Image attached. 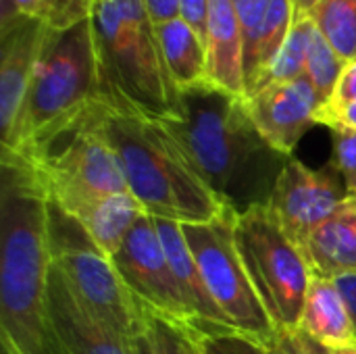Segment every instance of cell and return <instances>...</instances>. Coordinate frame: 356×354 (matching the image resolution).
Masks as SVG:
<instances>
[{
  "instance_id": "2e32d148",
  "label": "cell",
  "mask_w": 356,
  "mask_h": 354,
  "mask_svg": "<svg viewBox=\"0 0 356 354\" xmlns=\"http://www.w3.org/2000/svg\"><path fill=\"white\" fill-rule=\"evenodd\" d=\"M161 244L165 248V255L169 259V265L175 273V280L184 292V298L190 307V311L194 313L198 328L207 330V332H225V330H234L227 321V317L221 313V309L217 307V303L213 300L204 277L200 273V267L192 255V248L184 236L181 223L171 221V219H161V217H152Z\"/></svg>"
},
{
  "instance_id": "5b68a950",
  "label": "cell",
  "mask_w": 356,
  "mask_h": 354,
  "mask_svg": "<svg viewBox=\"0 0 356 354\" xmlns=\"http://www.w3.org/2000/svg\"><path fill=\"white\" fill-rule=\"evenodd\" d=\"M100 100V71L92 19L46 33L40 61L8 148L29 154Z\"/></svg>"
},
{
  "instance_id": "7c38bea8",
  "label": "cell",
  "mask_w": 356,
  "mask_h": 354,
  "mask_svg": "<svg viewBox=\"0 0 356 354\" xmlns=\"http://www.w3.org/2000/svg\"><path fill=\"white\" fill-rule=\"evenodd\" d=\"M244 102L259 134L286 156H292L300 138L317 125V113L323 106L307 75L269 83L244 98Z\"/></svg>"
},
{
  "instance_id": "4316f807",
  "label": "cell",
  "mask_w": 356,
  "mask_h": 354,
  "mask_svg": "<svg viewBox=\"0 0 356 354\" xmlns=\"http://www.w3.org/2000/svg\"><path fill=\"white\" fill-rule=\"evenodd\" d=\"M240 29H242V42H244V83L246 77L252 69L254 63V52H257V42L267 17L269 0H232Z\"/></svg>"
},
{
  "instance_id": "e0dca14e",
  "label": "cell",
  "mask_w": 356,
  "mask_h": 354,
  "mask_svg": "<svg viewBox=\"0 0 356 354\" xmlns=\"http://www.w3.org/2000/svg\"><path fill=\"white\" fill-rule=\"evenodd\" d=\"M305 255L315 277L356 275V196H348L309 236Z\"/></svg>"
},
{
  "instance_id": "4fadbf2b",
  "label": "cell",
  "mask_w": 356,
  "mask_h": 354,
  "mask_svg": "<svg viewBox=\"0 0 356 354\" xmlns=\"http://www.w3.org/2000/svg\"><path fill=\"white\" fill-rule=\"evenodd\" d=\"M48 27L33 15H19L0 27V148H8L23 111Z\"/></svg>"
},
{
  "instance_id": "8fae6325",
  "label": "cell",
  "mask_w": 356,
  "mask_h": 354,
  "mask_svg": "<svg viewBox=\"0 0 356 354\" xmlns=\"http://www.w3.org/2000/svg\"><path fill=\"white\" fill-rule=\"evenodd\" d=\"M344 179L334 161L321 169L290 159L282 169L267 209L282 230L305 250L309 236L348 198Z\"/></svg>"
},
{
  "instance_id": "cb8c5ba5",
  "label": "cell",
  "mask_w": 356,
  "mask_h": 354,
  "mask_svg": "<svg viewBox=\"0 0 356 354\" xmlns=\"http://www.w3.org/2000/svg\"><path fill=\"white\" fill-rule=\"evenodd\" d=\"M146 330L156 354H204L202 332L186 321H175L152 311H144Z\"/></svg>"
},
{
  "instance_id": "9c48e42d",
  "label": "cell",
  "mask_w": 356,
  "mask_h": 354,
  "mask_svg": "<svg viewBox=\"0 0 356 354\" xmlns=\"http://www.w3.org/2000/svg\"><path fill=\"white\" fill-rule=\"evenodd\" d=\"M236 215L225 207L221 215L204 223H181L184 236L200 267L204 284L227 317L229 325L269 344L277 336L236 242Z\"/></svg>"
},
{
  "instance_id": "277c9868",
  "label": "cell",
  "mask_w": 356,
  "mask_h": 354,
  "mask_svg": "<svg viewBox=\"0 0 356 354\" xmlns=\"http://www.w3.org/2000/svg\"><path fill=\"white\" fill-rule=\"evenodd\" d=\"M100 100L146 119L179 115L175 86L142 0H96L92 13Z\"/></svg>"
},
{
  "instance_id": "d590c367",
  "label": "cell",
  "mask_w": 356,
  "mask_h": 354,
  "mask_svg": "<svg viewBox=\"0 0 356 354\" xmlns=\"http://www.w3.org/2000/svg\"><path fill=\"white\" fill-rule=\"evenodd\" d=\"M131 348H134V354H156L148 330H144L140 336H136V338L131 340Z\"/></svg>"
},
{
  "instance_id": "f35d334b",
  "label": "cell",
  "mask_w": 356,
  "mask_h": 354,
  "mask_svg": "<svg viewBox=\"0 0 356 354\" xmlns=\"http://www.w3.org/2000/svg\"><path fill=\"white\" fill-rule=\"evenodd\" d=\"M334 354H356V344L355 346H346V348H336Z\"/></svg>"
},
{
  "instance_id": "83f0119b",
  "label": "cell",
  "mask_w": 356,
  "mask_h": 354,
  "mask_svg": "<svg viewBox=\"0 0 356 354\" xmlns=\"http://www.w3.org/2000/svg\"><path fill=\"white\" fill-rule=\"evenodd\" d=\"M202 332L204 354H271L269 346L252 336L240 334L236 330L225 332Z\"/></svg>"
},
{
  "instance_id": "44dd1931",
  "label": "cell",
  "mask_w": 356,
  "mask_h": 354,
  "mask_svg": "<svg viewBox=\"0 0 356 354\" xmlns=\"http://www.w3.org/2000/svg\"><path fill=\"white\" fill-rule=\"evenodd\" d=\"M296 19V6L292 0H269V8H267V17L257 42V52H254V63L252 69L246 77V96L248 98L265 79L267 71L271 69L273 61L277 58L280 50L284 48L292 25Z\"/></svg>"
},
{
  "instance_id": "d4e9b609",
  "label": "cell",
  "mask_w": 356,
  "mask_h": 354,
  "mask_svg": "<svg viewBox=\"0 0 356 354\" xmlns=\"http://www.w3.org/2000/svg\"><path fill=\"white\" fill-rule=\"evenodd\" d=\"M346 65L348 63H344V58L332 48V44L325 40V35L315 25L311 31V40H309L305 75L309 77V81L313 83V88L321 96L323 104L330 100V96H332V92H334V88H336Z\"/></svg>"
},
{
  "instance_id": "9a60e30c",
  "label": "cell",
  "mask_w": 356,
  "mask_h": 354,
  "mask_svg": "<svg viewBox=\"0 0 356 354\" xmlns=\"http://www.w3.org/2000/svg\"><path fill=\"white\" fill-rule=\"evenodd\" d=\"M207 81L244 98V42L232 0H209Z\"/></svg>"
},
{
  "instance_id": "7402d4cb",
  "label": "cell",
  "mask_w": 356,
  "mask_h": 354,
  "mask_svg": "<svg viewBox=\"0 0 356 354\" xmlns=\"http://www.w3.org/2000/svg\"><path fill=\"white\" fill-rule=\"evenodd\" d=\"M311 19L344 63L356 61V0H323Z\"/></svg>"
},
{
  "instance_id": "e575fe53",
  "label": "cell",
  "mask_w": 356,
  "mask_h": 354,
  "mask_svg": "<svg viewBox=\"0 0 356 354\" xmlns=\"http://www.w3.org/2000/svg\"><path fill=\"white\" fill-rule=\"evenodd\" d=\"M340 292L344 294L346 298V305L350 309V315H353V321H355L356 328V275H344V277H338L336 280Z\"/></svg>"
},
{
  "instance_id": "d6a6232c",
  "label": "cell",
  "mask_w": 356,
  "mask_h": 354,
  "mask_svg": "<svg viewBox=\"0 0 356 354\" xmlns=\"http://www.w3.org/2000/svg\"><path fill=\"white\" fill-rule=\"evenodd\" d=\"M142 2L154 25L181 19V0H142Z\"/></svg>"
},
{
  "instance_id": "ac0fdd59",
  "label": "cell",
  "mask_w": 356,
  "mask_h": 354,
  "mask_svg": "<svg viewBox=\"0 0 356 354\" xmlns=\"http://www.w3.org/2000/svg\"><path fill=\"white\" fill-rule=\"evenodd\" d=\"M60 209L75 217L86 227L90 238L111 259L117 255L134 225L146 215L144 207L136 200V196L129 190L83 198Z\"/></svg>"
},
{
  "instance_id": "7a4b0ae2",
  "label": "cell",
  "mask_w": 356,
  "mask_h": 354,
  "mask_svg": "<svg viewBox=\"0 0 356 354\" xmlns=\"http://www.w3.org/2000/svg\"><path fill=\"white\" fill-rule=\"evenodd\" d=\"M161 123L209 190L238 213L267 204L292 159L259 134L244 98L207 79L179 90V115Z\"/></svg>"
},
{
  "instance_id": "f546056e",
  "label": "cell",
  "mask_w": 356,
  "mask_h": 354,
  "mask_svg": "<svg viewBox=\"0 0 356 354\" xmlns=\"http://www.w3.org/2000/svg\"><path fill=\"white\" fill-rule=\"evenodd\" d=\"M267 346L275 354H334V351L321 346L300 330L277 332V336Z\"/></svg>"
},
{
  "instance_id": "30bf717a",
  "label": "cell",
  "mask_w": 356,
  "mask_h": 354,
  "mask_svg": "<svg viewBox=\"0 0 356 354\" xmlns=\"http://www.w3.org/2000/svg\"><path fill=\"white\" fill-rule=\"evenodd\" d=\"M113 265L144 311L198 328L169 265L152 215H144L113 257ZM200 330V328H198Z\"/></svg>"
},
{
  "instance_id": "5bb4252c",
  "label": "cell",
  "mask_w": 356,
  "mask_h": 354,
  "mask_svg": "<svg viewBox=\"0 0 356 354\" xmlns=\"http://www.w3.org/2000/svg\"><path fill=\"white\" fill-rule=\"evenodd\" d=\"M48 317L67 354H134L131 340L96 319L54 265L48 280Z\"/></svg>"
},
{
  "instance_id": "484cf974",
  "label": "cell",
  "mask_w": 356,
  "mask_h": 354,
  "mask_svg": "<svg viewBox=\"0 0 356 354\" xmlns=\"http://www.w3.org/2000/svg\"><path fill=\"white\" fill-rule=\"evenodd\" d=\"M94 4L96 0H40L31 15L50 31H67L92 19Z\"/></svg>"
},
{
  "instance_id": "ba28073f",
  "label": "cell",
  "mask_w": 356,
  "mask_h": 354,
  "mask_svg": "<svg viewBox=\"0 0 356 354\" xmlns=\"http://www.w3.org/2000/svg\"><path fill=\"white\" fill-rule=\"evenodd\" d=\"M96 106L98 100L29 154H21L38 169L58 207L127 192L119 156L98 129Z\"/></svg>"
},
{
  "instance_id": "836d02e7",
  "label": "cell",
  "mask_w": 356,
  "mask_h": 354,
  "mask_svg": "<svg viewBox=\"0 0 356 354\" xmlns=\"http://www.w3.org/2000/svg\"><path fill=\"white\" fill-rule=\"evenodd\" d=\"M319 123L321 125H327L332 131H338V129L356 131V100L350 102V104H346L344 108L336 111V113H330V115L319 117Z\"/></svg>"
},
{
  "instance_id": "52a82bcc",
  "label": "cell",
  "mask_w": 356,
  "mask_h": 354,
  "mask_svg": "<svg viewBox=\"0 0 356 354\" xmlns=\"http://www.w3.org/2000/svg\"><path fill=\"white\" fill-rule=\"evenodd\" d=\"M236 242L277 332L298 330L315 280L305 250L282 230L267 204L236 215Z\"/></svg>"
},
{
  "instance_id": "74e56055",
  "label": "cell",
  "mask_w": 356,
  "mask_h": 354,
  "mask_svg": "<svg viewBox=\"0 0 356 354\" xmlns=\"http://www.w3.org/2000/svg\"><path fill=\"white\" fill-rule=\"evenodd\" d=\"M10 2L17 6V10H19L21 15H31L40 0H10Z\"/></svg>"
},
{
  "instance_id": "8d00e7d4",
  "label": "cell",
  "mask_w": 356,
  "mask_h": 354,
  "mask_svg": "<svg viewBox=\"0 0 356 354\" xmlns=\"http://www.w3.org/2000/svg\"><path fill=\"white\" fill-rule=\"evenodd\" d=\"M294 2V6H296V13L298 15H307V17H311V13L323 2V0H292Z\"/></svg>"
},
{
  "instance_id": "1f68e13d",
  "label": "cell",
  "mask_w": 356,
  "mask_h": 354,
  "mask_svg": "<svg viewBox=\"0 0 356 354\" xmlns=\"http://www.w3.org/2000/svg\"><path fill=\"white\" fill-rule=\"evenodd\" d=\"M181 19L204 40L207 19H209V0H181Z\"/></svg>"
},
{
  "instance_id": "3957f363",
  "label": "cell",
  "mask_w": 356,
  "mask_h": 354,
  "mask_svg": "<svg viewBox=\"0 0 356 354\" xmlns=\"http://www.w3.org/2000/svg\"><path fill=\"white\" fill-rule=\"evenodd\" d=\"M96 119L119 156L127 190L148 215L177 223H204L221 215L225 204L161 121L117 111L104 100H98Z\"/></svg>"
},
{
  "instance_id": "8992f818",
  "label": "cell",
  "mask_w": 356,
  "mask_h": 354,
  "mask_svg": "<svg viewBox=\"0 0 356 354\" xmlns=\"http://www.w3.org/2000/svg\"><path fill=\"white\" fill-rule=\"evenodd\" d=\"M48 232L52 265L65 275L77 300L127 340L140 336L146 330L144 309L127 290L113 259L52 198L48 202Z\"/></svg>"
},
{
  "instance_id": "b9f144b4",
  "label": "cell",
  "mask_w": 356,
  "mask_h": 354,
  "mask_svg": "<svg viewBox=\"0 0 356 354\" xmlns=\"http://www.w3.org/2000/svg\"><path fill=\"white\" fill-rule=\"evenodd\" d=\"M2 351H4V348H2ZM6 353H8V351H6ZM8 354H10V353H8Z\"/></svg>"
},
{
  "instance_id": "4dcf8cb0",
  "label": "cell",
  "mask_w": 356,
  "mask_h": 354,
  "mask_svg": "<svg viewBox=\"0 0 356 354\" xmlns=\"http://www.w3.org/2000/svg\"><path fill=\"white\" fill-rule=\"evenodd\" d=\"M356 100V61L348 63L330 96V100L319 108L317 113V123H319V117L323 115H330V113H336L340 108H344L346 104L355 102Z\"/></svg>"
},
{
  "instance_id": "603a6c76",
  "label": "cell",
  "mask_w": 356,
  "mask_h": 354,
  "mask_svg": "<svg viewBox=\"0 0 356 354\" xmlns=\"http://www.w3.org/2000/svg\"><path fill=\"white\" fill-rule=\"evenodd\" d=\"M315 23L311 17L307 15H298L296 13V19H294V25H292V31L284 44V48L280 50L277 58L273 61L271 69L267 71L265 79L261 81V86L254 90H263L265 86L269 83H275V81H292V79H298L305 75V67H307V52H309V40H311V31H313ZM252 92V94H254ZM250 94V96H252Z\"/></svg>"
},
{
  "instance_id": "f1b7e54d",
  "label": "cell",
  "mask_w": 356,
  "mask_h": 354,
  "mask_svg": "<svg viewBox=\"0 0 356 354\" xmlns=\"http://www.w3.org/2000/svg\"><path fill=\"white\" fill-rule=\"evenodd\" d=\"M334 134V154L332 161L336 163L346 192L356 196V131L350 129H338Z\"/></svg>"
},
{
  "instance_id": "ffe728a7",
  "label": "cell",
  "mask_w": 356,
  "mask_h": 354,
  "mask_svg": "<svg viewBox=\"0 0 356 354\" xmlns=\"http://www.w3.org/2000/svg\"><path fill=\"white\" fill-rule=\"evenodd\" d=\"M156 35L167 69L179 90L207 79V44L184 19L156 25Z\"/></svg>"
},
{
  "instance_id": "60d3db41",
  "label": "cell",
  "mask_w": 356,
  "mask_h": 354,
  "mask_svg": "<svg viewBox=\"0 0 356 354\" xmlns=\"http://www.w3.org/2000/svg\"><path fill=\"white\" fill-rule=\"evenodd\" d=\"M269 351H271V348H269ZM271 354H275V353H273V351H271Z\"/></svg>"
},
{
  "instance_id": "d6986e66",
  "label": "cell",
  "mask_w": 356,
  "mask_h": 354,
  "mask_svg": "<svg viewBox=\"0 0 356 354\" xmlns=\"http://www.w3.org/2000/svg\"><path fill=\"white\" fill-rule=\"evenodd\" d=\"M298 330L330 351L355 346V321L336 280H313Z\"/></svg>"
},
{
  "instance_id": "ab89813d",
  "label": "cell",
  "mask_w": 356,
  "mask_h": 354,
  "mask_svg": "<svg viewBox=\"0 0 356 354\" xmlns=\"http://www.w3.org/2000/svg\"><path fill=\"white\" fill-rule=\"evenodd\" d=\"M2 354H8V353H6V351H2Z\"/></svg>"
},
{
  "instance_id": "6da1fadb",
  "label": "cell",
  "mask_w": 356,
  "mask_h": 354,
  "mask_svg": "<svg viewBox=\"0 0 356 354\" xmlns=\"http://www.w3.org/2000/svg\"><path fill=\"white\" fill-rule=\"evenodd\" d=\"M48 202L38 169L0 150V340L10 354H67L48 317Z\"/></svg>"
}]
</instances>
